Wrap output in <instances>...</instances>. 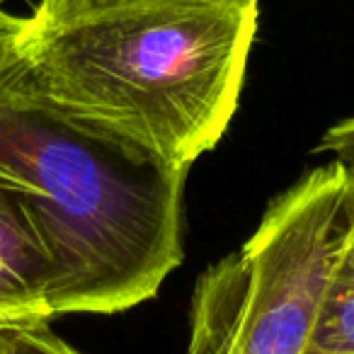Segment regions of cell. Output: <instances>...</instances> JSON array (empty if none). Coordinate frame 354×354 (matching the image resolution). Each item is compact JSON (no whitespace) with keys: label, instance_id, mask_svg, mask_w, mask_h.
<instances>
[{"label":"cell","instance_id":"6da1fadb","mask_svg":"<svg viewBox=\"0 0 354 354\" xmlns=\"http://www.w3.org/2000/svg\"><path fill=\"white\" fill-rule=\"evenodd\" d=\"M260 0H32L0 10V95L189 170L226 133Z\"/></svg>","mask_w":354,"mask_h":354},{"label":"cell","instance_id":"7a4b0ae2","mask_svg":"<svg viewBox=\"0 0 354 354\" xmlns=\"http://www.w3.org/2000/svg\"><path fill=\"white\" fill-rule=\"evenodd\" d=\"M185 167L148 160L0 95V189L51 262V315L119 313L183 262Z\"/></svg>","mask_w":354,"mask_h":354},{"label":"cell","instance_id":"3957f363","mask_svg":"<svg viewBox=\"0 0 354 354\" xmlns=\"http://www.w3.org/2000/svg\"><path fill=\"white\" fill-rule=\"evenodd\" d=\"M349 207L339 160L277 197L245 245L199 277L187 354H306Z\"/></svg>","mask_w":354,"mask_h":354},{"label":"cell","instance_id":"277c9868","mask_svg":"<svg viewBox=\"0 0 354 354\" xmlns=\"http://www.w3.org/2000/svg\"><path fill=\"white\" fill-rule=\"evenodd\" d=\"M51 262L30 216L0 189V328L49 323Z\"/></svg>","mask_w":354,"mask_h":354},{"label":"cell","instance_id":"5b68a950","mask_svg":"<svg viewBox=\"0 0 354 354\" xmlns=\"http://www.w3.org/2000/svg\"><path fill=\"white\" fill-rule=\"evenodd\" d=\"M349 167V165H347ZM352 207L335 252L306 354H354V167Z\"/></svg>","mask_w":354,"mask_h":354},{"label":"cell","instance_id":"8992f818","mask_svg":"<svg viewBox=\"0 0 354 354\" xmlns=\"http://www.w3.org/2000/svg\"><path fill=\"white\" fill-rule=\"evenodd\" d=\"M3 339L6 354H80L56 333H51L49 323L10 325L3 328Z\"/></svg>","mask_w":354,"mask_h":354},{"label":"cell","instance_id":"52a82bcc","mask_svg":"<svg viewBox=\"0 0 354 354\" xmlns=\"http://www.w3.org/2000/svg\"><path fill=\"white\" fill-rule=\"evenodd\" d=\"M318 151L335 153V160L354 167V117L344 119L337 127L330 129L323 141L318 143Z\"/></svg>","mask_w":354,"mask_h":354},{"label":"cell","instance_id":"ba28073f","mask_svg":"<svg viewBox=\"0 0 354 354\" xmlns=\"http://www.w3.org/2000/svg\"><path fill=\"white\" fill-rule=\"evenodd\" d=\"M0 354H6V339H3V328H0Z\"/></svg>","mask_w":354,"mask_h":354},{"label":"cell","instance_id":"9c48e42d","mask_svg":"<svg viewBox=\"0 0 354 354\" xmlns=\"http://www.w3.org/2000/svg\"><path fill=\"white\" fill-rule=\"evenodd\" d=\"M8 3H10V0H0V10H3V8H6Z\"/></svg>","mask_w":354,"mask_h":354}]
</instances>
